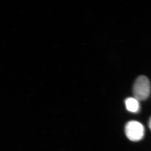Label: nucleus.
<instances>
[{
	"label": "nucleus",
	"mask_w": 151,
	"mask_h": 151,
	"mask_svg": "<svg viewBox=\"0 0 151 151\" xmlns=\"http://www.w3.org/2000/svg\"><path fill=\"white\" fill-rule=\"evenodd\" d=\"M134 97L139 100H146L150 96L151 92V84L149 78L145 76L138 77L133 86Z\"/></svg>",
	"instance_id": "obj_1"
},
{
	"label": "nucleus",
	"mask_w": 151,
	"mask_h": 151,
	"mask_svg": "<svg viewBox=\"0 0 151 151\" xmlns=\"http://www.w3.org/2000/svg\"><path fill=\"white\" fill-rule=\"evenodd\" d=\"M125 133L127 137L133 142L142 140L145 134V129L142 124L137 121L128 122L125 127Z\"/></svg>",
	"instance_id": "obj_2"
},
{
	"label": "nucleus",
	"mask_w": 151,
	"mask_h": 151,
	"mask_svg": "<svg viewBox=\"0 0 151 151\" xmlns=\"http://www.w3.org/2000/svg\"><path fill=\"white\" fill-rule=\"evenodd\" d=\"M126 108L128 111L133 113H137L140 110L139 101L135 97H129L125 100Z\"/></svg>",
	"instance_id": "obj_3"
},
{
	"label": "nucleus",
	"mask_w": 151,
	"mask_h": 151,
	"mask_svg": "<svg viewBox=\"0 0 151 151\" xmlns=\"http://www.w3.org/2000/svg\"><path fill=\"white\" fill-rule=\"evenodd\" d=\"M149 127H150V129L151 130V117L150 119V121L149 122Z\"/></svg>",
	"instance_id": "obj_4"
}]
</instances>
